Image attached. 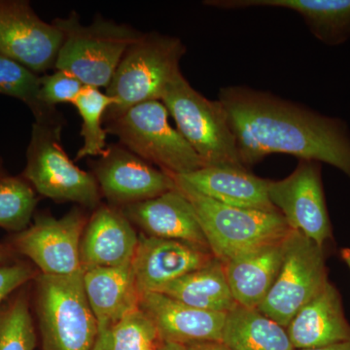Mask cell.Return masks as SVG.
<instances>
[{"mask_svg": "<svg viewBox=\"0 0 350 350\" xmlns=\"http://www.w3.org/2000/svg\"><path fill=\"white\" fill-rule=\"evenodd\" d=\"M206 312H231L238 304L226 278L225 265L214 258L206 266L169 283L159 291Z\"/></svg>", "mask_w": 350, "mask_h": 350, "instance_id": "obj_23", "label": "cell"}, {"mask_svg": "<svg viewBox=\"0 0 350 350\" xmlns=\"http://www.w3.org/2000/svg\"><path fill=\"white\" fill-rule=\"evenodd\" d=\"M1 177H3V176H1V172H0V178H1Z\"/></svg>", "mask_w": 350, "mask_h": 350, "instance_id": "obj_39", "label": "cell"}, {"mask_svg": "<svg viewBox=\"0 0 350 350\" xmlns=\"http://www.w3.org/2000/svg\"><path fill=\"white\" fill-rule=\"evenodd\" d=\"M188 350H231L222 342H196L186 345Z\"/></svg>", "mask_w": 350, "mask_h": 350, "instance_id": "obj_32", "label": "cell"}, {"mask_svg": "<svg viewBox=\"0 0 350 350\" xmlns=\"http://www.w3.org/2000/svg\"><path fill=\"white\" fill-rule=\"evenodd\" d=\"M157 345H155V347H150V349H147V350H156V349H157Z\"/></svg>", "mask_w": 350, "mask_h": 350, "instance_id": "obj_38", "label": "cell"}, {"mask_svg": "<svg viewBox=\"0 0 350 350\" xmlns=\"http://www.w3.org/2000/svg\"><path fill=\"white\" fill-rule=\"evenodd\" d=\"M221 342L231 350H295L284 327L239 305L227 313Z\"/></svg>", "mask_w": 350, "mask_h": 350, "instance_id": "obj_24", "label": "cell"}, {"mask_svg": "<svg viewBox=\"0 0 350 350\" xmlns=\"http://www.w3.org/2000/svg\"><path fill=\"white\" fill-rule=\"evenodd\" d=\"M88 219L73 208L62 218L42 215L18 234L16 245L47 275H69L83 271L80 245Z\"/></svg>", "mask_w": 350, "mask_h": 350, "instance_id": "obj_12", "label": "cell"}, {"mask_svg": "<svg viewBox=\"0 0 350 350\" xmlns=\"http://www.w3.org/2000/svg\"><path fill=\"white\" fill-rule=\"evenodd\" d=\"M52 24L64 36L55 68L71 73L85 86L98 89L109 86L126 49L142 36L129 25L103 17L83 25L76 12L57 18Z\"/></svg>", "mask_w": 350, "mask_h": 350, "instance_id": "obj_3", "label": "cell"}, {"mask_svg": "<svg viewBox=\"0 0 350 350\" xmlns=\"http://www.w3.org/2000/svg\"><path fill=\"white\" fill-rule=\"evenodd\" d=\"M174 181L194 207L213 256L224 264L245 251L284 239L292 231L278 211L227 206L196 192L180 181Z\"/></svg>", "mask_w": 350, "mask_h": 350, "instance_id": "obj_5", "label": "cell"}, {"mask_svg": "<svg viewBox=\"0 0 350 350\" xmlns=\"http://www.w3.org/2000/svg\"><path fill=\"white\" fill-rule=\"evenodd\" d=\"M5 252H4L3 250H2L1 247H0V262L3 261V260H5Z\"/></svg>", "mask_w": 350, "mask_h": 350, "instance_id": "obj_37", "label": "cell"}, {"mask_svg": "<svg viewBox=\"0 0 350 350\" xmlns=\"http://www.w3.org/2000/svg\"><path fill=\"white\" fill-rule=\"evenodd\" d=\"M217 100L246 170L271 154H287L328 163L350 178V131L344 120L250 87L222 88Z\"/></svg>", "mask_w": 350, "mask_h": 350, "instance_id": "obj_1", "label": "cell"}, {"mask_svg": "<svg viewBox=\"0 0 350 350\" xmlns=\"http://www.w3.org/2000/svg\"><path fill=\"white\" fill-rule=\"evenodd\" d=\"M63 128L33 124L27 151L25 179L44 197L94 208L100 200L98 181L69 159L62 144Z\"/></svg>", "mask_w": 350, "mask_h": 350, "instance_id": "obj_8", "label": "cell"}, {"mask_svg": "<svg viewBox=\"0 0 350 350\" xmlns=\"http://www.w3.org/2000/svg\"><path fill=\"white\" fill-rule=\"evenodd\" d=\"M72 105L82 118L81 137L83 145L76 154L75 160L87 157H101L107 150V133L103 126V117L108 107L113 105V100L100 89L86 86Z\"/></svg>", "mask_w": 350, "mask_h": 350, "instance_id": "obj_26", "label": "cell"}, {"mask_svg": "<svg viewBox=\"0 0 350 350\" xmlns=\"http://www.w3.org/2000/svg\"><path fill=\"white\" fill-rule=\"evenodd\" d=\"M169 115L162 101H145L105 124V129L126 149L167 174L183 175L204 167L185 138L170 125Z\"/></svg>", "mask_w": 350, "mask_h": 350, "instance_id": "obj_6", "label": "cell"}, {"mask_svg": "<svg viewBox=\"0 0 350 350\" xmlns=\"http://www.w3.org/2000/svg\"><path fill=\"white\" fill-rule=\"evenodd\" d=\"M83 271L85 292L98 322V334L105 333L126 314L139 308L142 294L131 264Z\"/></svg>", "mask_w": 350, "mask_h": 350, "instance_id": "obj_22", "label": "cell"}, {"mask_svg": "<svg viewBox=\"0 0 350 350\" xmlns=\"http://www.w3.org/2000/svg\"><path fill=\"white\" fill-rule=\"evenodd\" d=\"M93 350H107L105 344H103V338H101L100 336L96 338V345H94Z\"/></svg>", "mask_w": 350, "mask_h": 350, "instance_id": "obj_36", "label": "cell"}, {"mask_svg": "<svg viewBox=\"0 0 350 350\" xmlns=\"http://www.w3.org/2000/svg\"><path fill=\"white\" fill-rule=\"evenodd\" d=\"M98 336L107 350H147L160 340L155 324L140 308Z\"/></svg>", "mask_w": 350, "mask_h": 350, "instance_id": "obj_27", "label": "cell"}, {"mask_svg": "<svg viewBox=\"0 0 350 350\" xmlns=\"http://www.w3.org/2000/svg\"><path fill=\"white\" fill-rule=\"evenodd\" d=\"M340 257L350 269V248H344L340 250Z\"/></svg>", "mask_w": 350, "mask_h": 350, "instance_id": "obj_35", "label": "cell"}, {"mask_svg": "<svg viewBox=\"0 0 350 350\" xmlns=\"http://www.w3.org/2000/svg\"><path fill=\"white\" fill-rule=\"evenodd\" d=\"M121 211L147 236L186 241L209 250L194 207L177 188L123 206Z\"/></svg>", "mask_w": 350, "mask_h": 350, "instance_id": "obj_17", "label": "cell"}, {"mask_svg": "<svg viewBox=\"0 0 350 350\" xmlns=\"http://www.w3.org/2000/svg\"><path fill=\"white\" fill-rule=\"evenodd\" d=\"M172 175L196 192L227 206L280 213L269 198V179L250 170L225 167H204L190 174Z\"/></svg>", "mask_w": 350, "mask_h": 350, "instance_id": "obj_18", "label": "cell"}, {"mask_svg": "<svg viewBox=\"0 0 350 350\" xmlns=\"http://www.w3.org/2000/svg\"><path fill=\"white\" fill-rule=\"evenodd\" d=\"M324 248L292 230L273 287L258 310L285 329L301 308L328 285Z\"/></svg>", "mask_w": 350, "mask_h": 350, "instance_id": "obj_9", "label": "cell"}, {"mask_svg": "<svg viewBox=\"0 0 350 350\" xmlns=\"http://www.w3.org/2000/svg\"><path fill=\"white\" fill-rule=\"evenodd\" d=\"M38 199L33 189L19 177L0 178V227L12 231L27 229Z\"/></svg>", "mask_w": 350, "mask_h": 350, "instance_id": "obj_28", "label": "cell"}, {"mask_svg": "<svg viewBox=\"0 0 350 350\" xmlns=\"http://www.w3.org/2000/svg\"><path fill=\"white\" fill-rule=\"evenodd\" d=\"M186 54V46L175 36L142 33L120 62L107 94L113 100L103 125L145 101L161 100Z\"/></svg>", "mask_w": 350, "mask_h": 350, "instance_id": "obj_2", "label": "cell"}, {"mask_svg": "<svg viewBox=\"0 0 350 350\" xmlns=\"http://www.w3.org/2000/svg\"><path fill=\"white\" fill-rule=\"evenodd\" d=\"M131 221L114 207L100 206L83 232V269L128 266L137 251L138 236Z\"/></svg>", "mask_w": 350, "mask_h": 350, "instance_id": "obj_16", "label": "cell"}, {"mask_svg": "<svg viewBox=\"0 0 350 350\" xmlns=\"http://www.w3.org/2000/svg\"><path fill=\"white\" fill-rule=\"evenodd\" d=\"M33 271L25 265L0 266V304L17 288L29 282Z\"/></svg>", "mask_w": 350, "mask_h": 350, "instance_id": "obj_31", "label": "cell"}, {"mask_svg": "<svg viewBox=\"0 0 350 350\" xmlns=\"http://www.w3.org/2000/svg\"><path fill=\"white\" fill-rule=\"evenodd\" d=\"M321 163L300 160L286 178L269 181V198L294 231L305 234L324 248L332 238Z\"/></svg>", "mask_w": 350, "mask_h": 350, "instance_id": "obj_10", "label": "cell"}, {"mask_svg": "<svg viewBox=\"0 0 350 350\" xmlns=\"http://www.w3.org/2000/svg\"><path fill=\"white\" fill-rule=\"evenodd\" d=\"M84 271L38 280V312L45 350H93L98 326L85 292Z\"/></svg>", "mask_w": 350, "mask_h": 350, "instance_id": "obj_7", "label": "cell"}, {"mask_svg": "<svg viewBox=\"0 0 350 350\" xmlns=\"http://www.w3.org/2000/svg\"><path fill=\"white\" fill-rule=\"evenodd\" d=\"M156 350H188V349L186 345L177 344V342H161L160 345H157Z\"/></svg>", "mask_w": 350, "mask_h": 350, "instance_id": "obj_33", "label": "cell"}, {"mask_svg": "<svg viewBox=\"0 0 350 350\" xmlns=\"http://www.w3.org/2000/svg\"><path fill=\"white\" fill-rule=\"evenodd\" d=\"M286 329L296 350L319 349L350 340V325L337 288L329 282L319 296L295 315Z\"/></svg>", "mask_w": 350, "mask_h": 350, "instance_id": "obj_20", "label": "cell"}, {"mask_svg": "<svg viewBox=\"0 0 350 350\" xmlns=\"http://www.w3.org/2000/svg\"><path fill=\"white\" fill-rule=\"evenodd\" d=\"M300 350H350V340L338 344L328 345V347H319V349H300Z\"/></svg>", "mask_w": 350, "mask_h": 350, "instance_id": "obj_34", "label": "cell"}, {"mask_svg": "<svg viewBox=\"0 0 350 350\" xmlns=\"http://www.w3.org/2000/svg\"><path fill=\"white\" fill-rule=\"evenodd\" d=\"M64 36L44 22L25 0H0V54L32 72L55 68Z\"/></svg>", "mask_w": 350, "mask_h": 350, "instance_id": "obj_11", "label": "cell"}, {"mask_svg": "<svg viewBox=\"0 0 350 350\" xmlns=\"http://www.w3.org/2000/svg\"><path fill=\"white\" fill-rule=\"evenodd\" d=\"M161 101L204 167L246 170L239 159L227 115L218 100H208L196 91L180 71L167 85Z\"/></svg>", "mask_w": 350, "mask_h": 350, "instance_id": "obj_4", "label": "cell"}, {"mask_svg": "<svg viewBox=\"0 0 350 350\" xmlns=\"http://www.w3.org/2000/svg\"><path fill=\"white\" fill-rule=\"evenodd\" d=\"M36 336L24 297L0 310V350H34Z\"/></svg>", "mask_w": 350, "mask_h": 350, "instance_id": "obj_29", "label": "cell"}, {"mask_svg": "<svg viewBox=\"0 0 350 350\" xmlns=\"http://www.w3.org/2000/svg\"><path fill=\"white\" fill-rule=\"evenodd\" d=\"M214 258L208 248L142 234L131 268L138 290L144 294L160 291L169 283L206 266Z\"/></svg>", "mask_w": 350, "mask_h": 350, "instance_id": "obj_14", "label": "cell"}, {"mask_svg": "<svg viewBox=\"0 0 350 350\" xmlns=\"http://www.w3.org/2000/svg\"><path fill=\"white\" fill-rule=\"evenodd\" d=\"M39 92L40 76L0 54V94L23 101L33 113L36 123L64 126L63 115L56 107L44 105L39 98Z\"/></svg>", "mask_w": 350, "mask_h": 350, "instance_id": "obj_25", "label": "cell"}, {"mask_svg": "<svg viewBox=\"0 0 350 350\" xmlns=\"http://www.w3.org/2000/svg\"><path fill=\"white\" fill-rule=\"evenodd\" d=\"M204 4L220 9H289L300 14L312 36L327 46L342 45L350 38V0H207Z\"/></svg>", "mask_w": 350, "mask_h": 350, "instance_id": "obj_21", "label": "cell"}, {"mask_svg": "<svg viewBox=\"0 0 350 350\" xmlns=\"http://www.w3.org/2000/svg\"><path fill=\"white\" fill-rule=\"evenodd\" d=\"M86 87L77 77L64 70L40 76L39 98L44 105L56 107L59 103H71Z\"/></svg>", "mask_w": 350, "mask_h": 350, "instance_id": "obj_30", "label": "cell"}, {"mask_svg": "<svg viewBox=\"0 0 350 350\" xmlns=\"http://www.w3.org/2000/svg\"><path fill=\"white\" fill-rule=\"evenodd\" d=\"M94 170L103 195L122 206L153 199L176 188L172 175L155 169L121 144L107 146L94 163Z\"/></svg>", "mask_w": 350, "mask_h": 350, "instance_id": "obj_13", "label": "cell"}, {"mask_svg": "<svg viewBox=\"0 0 350 350\" xmlns=\"http://www.w3.org/2000/svg\"><path fill=\"white\" fill-rule=\"evenodd\" d=\"M139 308L155 324L160 342L188 345L222 340L226 312L199 310L159 292L142 294Z\"/></svg>", "mask_w": 350, "mask_h": 350, "instance_id": "obj_15", "label": "cell"}, {"mask_svg": "<svg viewBox=\"0 0 350 350\" xmlns=\"http://www.w3.org/2000/svg\"><path fill=\"white\" fill-rule=\"evenodd\" d=\"M285 239L262 244L225 262L228 284L238 305L258 308L265 300L282 268Z\"/></svg>", "mask_w": 350, "mask_h": 350, "instance_id": "obj_19", "label": "cell"}]
</instances>
